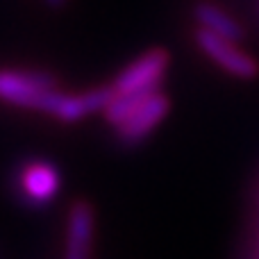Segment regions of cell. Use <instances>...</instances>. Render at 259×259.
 Segmentation results:
<instances>
[{"instance_id": "obj_3", "label": "cell", "mask_w": 259, "mask_h": 259, "mask_svg": "<svg viewBox=\"0 0 259 259\" xmlns=\"http://www.w3.org/2000/svg\"><path fill=\"white\" fill-rule=\"evenodd\" d=\"M196 44L207 57L214 64H219L225 73L234 77H241V80H250L257 75L259 66L257 62L246 53V50L237 48V41L225 39V36L211 34V32L198 27L196 30Z\"/></svg>"}, {"instance_id": "obj_2", "label": "cell", "mask_w": 259, "mask_h": 259, "mask_svg": "<svg viewBox=\"0 0 259 259\" xmlns=\"http://www.w3.org/2000/svg\"><path fill=\"white\" fill-rule=\"evenodd\" d=\"M166 71H168L166 50H148L118 73L112 87L116 94H152V91H157L159 82L164 80Z\"/></svg>"}, {"instance_id": "obj_8", "label": "cell", "mask_w": 259, "mask_h": 259, "mask_svg": "<svg viewBox=\"0 0 259 259\" xmlns=\"http://www.w3.org/2000/svg\"><path fill=\"white\" fill-rule=\"evenodd\" d=\"M48 7H53V9H59V7H64L66 5V0H44Z\"/></svg>"}, {"instance_id": "obj_5", "label": "cell", "mask_w": 259, "mask_h": 259, "mask_svg": "<svg viewBox=\"0 0 259 259\" xmlns=\"http://www.w3.org/2000/svg\"><path fill=\"white\" fill-rule=\"evenodd\" d=\"M59 187H62V175H59L57 166H53L50 161H27L18 173V191L34 207H44L50 200H55Z\"/></svg>"}, {"instance_id": "obj_7", "label": "cell", "mask_w": 259, "mask_h": 259, "mask_svg": "<svg viewBox=\"0 0 259 259\" xmlns=\"http://www.w3.org/2000/svg\"><path fill=\"white\" fill-rule=\"evenodd\" d=\"M193 16H196L198 27L211 32V34L225 36V39H232V41H239L243 36V30L237 23V18L230 16L225 9L216 7L211 3H198L196 9H193Z\"/></svg>"}, {"instance_id": "obj_4", "label": "cell", "mask_w": 259, "mask_h": 259, "mask_svg": "<svg viewBox=\"0 0 259 259\" xmlns=\"http://www.w3.org/2000/svg\"><path fill=\"white\" fill-rule=\"evenodd\" d=\"M168 109H170V103L161 91H155V94L146 96L143 103L132 112V116L116 127L118 141L125 143V146H137V143H141L143 139L150 137L152 130L164 121Z\"/></svg>"}, {"instance_id": "obj_1", "label": "cell", "mask_w": 259, "mask_h": 259, "mask_svg": "<svg viewBox=\"0 0 259 259\" xmlns=\"http://www.w3.org/2000/svg\"><path fill=\"white\" fill-rule=\"evenodd\" d=\"M114 98L112 87H98L82 94H64L55 80L41 71L0 68V100L21 109L46 112L62 123H77L91 114L105 112Z\"/></svg>"}, {"instance_id": "obj_6", "label": "cell", "mask_w": 259, "mask_h": 259, "mask_svg": "<svg viewBox=\"0 0 259 259\" xmlns=\"http://www.w3.org/2000/svg\"><path fill=\"white\" fill-rule=\"evenodd\" d=\"M94 241V209L87 202H75L66 221V252L64 259H89Z\"/></svg>"}]
</instances>
